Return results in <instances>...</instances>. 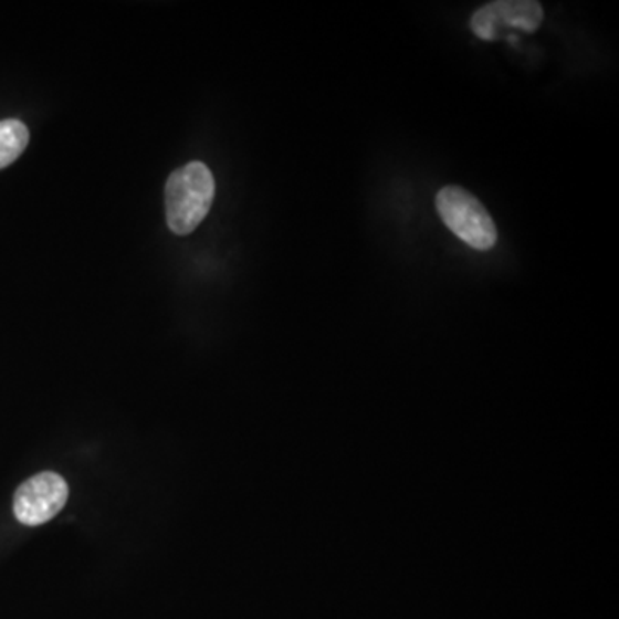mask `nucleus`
Listing matches in <instances>:
<instances>
[{"instance_id": "obj_2", "label": "nucleus", "mask_w": 619, "mask_h": 619, "mask_svg": "<svg viewBox=\"0 0 619 619\" xmlns=\"http://www.w3.org/2000/svg\"><path fill=\"white\" fill-rule=\"evenodd\" d=\"M436 207L445 228L469 246L487 252L497 243V228L482 201L461 186H444Z\"/></svg>"}, {"instance_id": "obj_3", "label": "nucleus", "mask_w": 619, "mask_h": 619, "mask_svg": "<svg viewBox=\"0 0 619 619\" xmlns=\"http://www.w3.org/2000/svg\"><path fill=\"white\" fill-rule=\"evenodd\" d=\"M70 487L66 480L54 472L31 476L14 494V516L28 526L51 522L66 504Z\"/></svg>"}, {"instance_id": "obj_5", "label": "nucleus", "mask_w": 619, "mask_h": 619, "mask_svg": "<svg viewBox=\"0 0 619 619\" xmlns=\"http://www.w3.org/2000/svg\"><path fill=\"white\" fill-rule=\"evenodd\" d=\"M30 141V132L20 119L0 120V169L11 166Z\"/></svg>"}, {"instance_id": "obj_4", "label": "nucleus", "mask_w": 619, "mask_h": 619, "mask_svg": "<svg viewBox=\"0 0 619 619\" xmlns=\"http://www.w3.org/2000/svg\"><path fill=\"white\" fill-rule=\"evenodd\" d=\"M544 21V9L535 0H497L482 6L472 15L470 27L480 40H500L506 31L534 33Z\"/></svg>"}, {"instance_id": "obj_1", "label": "nucleus", "mask_w": 619, "mask_h": 619, "mask_svg": "<svg viewBox=\"0 0 619 619\" xmlns=\"http://www.w3.org/2000/svg\"><path fill=\"white\" fill-rule=\"evenodd\" d=\"M216 197V181L209 167L190 162L167 179L166 217L170 231L190 234L206 219Z\"/></svg>"}]
</instances>
